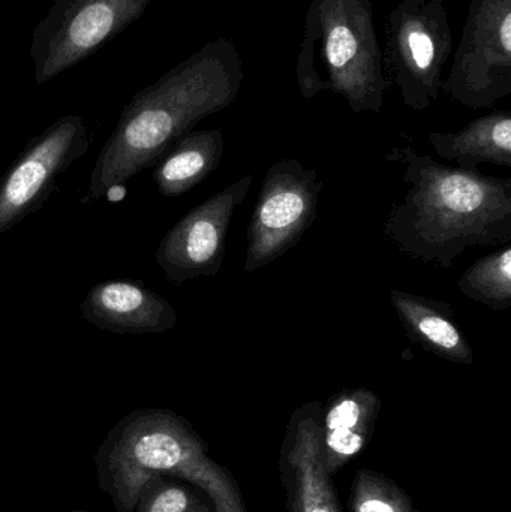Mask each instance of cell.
<instances>
[{"mask_svg": "<svg viewBox=\"0 0 511 512\" xmlns=\"http://www.w3.org/2000/svg\"><path fill=\"white\" fill-rule=\"evenodd\" d=\"M324 182L297 159H279L267 170L248 230L245 271L254 273L287 254L317 216Z\"/></svg>", "mask_w": 511, "mask_h": 512, "instance_id": "8", "label": "cell"}, {"mask_svg": "<svg viewBox=\"0 0 511 512\" xmlns=\"http://www.w3.org/2000/svg\"><path fill=\"white\" fill-rule=\"evenodd\" d=\"M381 399L369 388L342 390L321 409L320 442L324 471L335 477L372 441Z\"/></svg>", "mask_w": 511, "mask_h": 512, "instance_id": "13", "label": "cell"}, {"mask_svg": "<svg viewBox=\"0 0 511 512\" xmlns=\"http://www.w3.org/2000/svg\"><path fill=\"white\" fill-rule=\"evenodd\" d=\"M410 185L384 222V234L413 259L452 268L468 248L511 242V179L440 164L413 147L393 149Z\"/></svg>", "mask_w": 511, "mask_h": 512, "instance_id": "2", "label": "cell"}, {"mask_svg": "<svg viewBox=\"0 0 511 512\" xmlns=\"http://www.w3.org/2000/svg\"><path fill=\"white\" fill-rule=\"evenodd\" d=\"M152 0H56L33 30L30 59L45 84L116 38Z\"/></svg>", "mask_w": 511, "mask_h": 512, "instance_id": "6", "label": "cell"}, {"mask_svg": "<svg viewBox=\"0 0 511 512\" xmlns=\"http://www.w3.org/2000/svg\"><path fill=\"white\" fill-rule=\"evenodd\" d=\"M453 35L444 2L401 0L386 21L384 71L402 102L425 111L443 92Z\"/></svg>", "mask_w": 511, "mask_h": 512, "instance_id": "5", "label": "cell"}, {"mask_svg": "<svg viewBox=\"0 0 511 512\" xmlns=\"http://www.w3.org/2000/svg\"><path fill=\"white\" fill-rule=\"evenodd\" d=\"M92 144L86 120L75 114L60 117L33 138L0 179V236L41 209L57 179Z\"/></svg>", "mask_w": 511, "mask_h": 512, "instance_id": "9", "label": "cell"}, {"mask_svg": "<svg viewBox=\"0 0 511 512\" xmlns=\"http://www.w3.org/2000/svg\"><path fill=\"white\" fill-rule=\"evenodd\" d=\"M251 185L252 176L246 174L192 209L165 234L155 258L171 283L182 285L221 270L231 219Z\"/></svg>", "mask_w": 511, "mask_h": 512, "instance_id": "10", "label": "cell"}, {"mask_svg": "<svg viewBox=\"0 0 511 512\" xmlns=\"http://www.w3.org/2000/svg\"><path fill=\"white\" fill-rule=\"evenodd\" d=\"M80 310L87 322L110 333L161 334L177 325V312L170 301L129 279L96 283Z\"/></svg>", "mask_w": 511, "mask_h": 512, "instance_id": "12", "label": "cell"}, {"mask_svg": "<svg viewBox=\"0 0 511 512\" xmlns=\"http://www.w3.org/2000/svg\"><path fill=\"white\" fill-rule=\"evenodd\" d=\"M71 512H92V511H86V510H74V511H71Z\"/></svg>", "mask_w": 511, "mask_h": 512, "instance_id": "20", "label": "cell"}, {"mask_svg": "<svg viewBox=\"0 0 511 512\" xmlns=\"http://www.w3.org/2000/svg\"><path fill=\"white\" fill-rule=\"evenodd\" d=\"M350 512H420L402 487L381 472L363 468L351 483Z\"/></svg>", "mask_w": 511, "mask_h": 512, "instance_id": "18", "label": "cell"}, {"mask_svg": "<svg viewBox=\"0 0 511 512\" xmlns=\"http://www.w3.org/2000/svg\"><path fill=\"white\" fill-rule=\"evenodd\" d=\"M465 297L492 310L511 306V246L474 262L458 280Z\"/></svg>", "mask_w": 511, "mask_h": 512, "instance_id": "17", "label": "cell"}, {"mask_svg": "<svg viewBox=\"0 0 511 512\" xmlns=\"http://www.w3.org/2000/svg\"><path fill=\"white\" fill-rule=\"evenodd\" d=\"M224 150L219 129L183 135L155 162L152 176L159 194L179 197L200 185L219 167Z\"/></svg>", "mask_w": 511, "mask_h": 512, "instance_id": "16", "label": "cell"}, {"mask_svg": "<svg viewBox=\"0 0 511 512\" xmlns=\"http://www.w3.org/2000/svg\"><path fill=\"white\" fill-rule=\"evenodd\" d=\"M443 90L473 110L511 95V0H471Z\"/></svg>", "mask_w": 511, "mask_h": 512, "instance_id": "7", "label": "cell"}, {"mask_svg": "<svg viewBox=\"0 0 511 512\" xmlns=\"http://www.w3.org/2000/svg\"><path fill=\"white\" fill-rule=\"evenodd\" d=\"M321 409L317 400L303 403L285 427L278 469L288 512H342L321 460Z\"/></svg>", "mask_w": 511, "mask_h": 512, "instance_id": "11", "label": "cell"}, {"mask_svg": "<svg viewBox=\"0 0 511 512\" xmlns=\"http://www.w3.org/2000/svg\"><path fill=\"white\" fill-rule=\"evenodd\" d=\"M300 95L342 96L353 113H380L390 83L372 0H311L297 53Z\"/></svg>", "mask_w": 511, "mask_h": 512, "instance_id": "4", "label": "cell"}, {"mask_svg": "<svg viewBox=\"0 0 511 512\" xmlns=\"http://www.w3.org/2000/svg\"><path fill=\"white\" fill-rule=\"evenodd\" d=\"M435 2H444V0H435Z\"/></svg>", "mask_w": 511, "mask_h": 512, "instance_id": "21", "label": "cell"}, {"mask_svg": "<svg viewBox=\"0 0 511 512\" xmlns=\"http://www.w3.org/2000/svg\"><path fill=\"white\" fill-rule=\"evenodd\" d=\"M390 301L411 342L449 363L470 366L473 348L455 321V310L446 301L392 289Z\"/></svg>", "mask_w": 511, "mask_h": 512, "instance_id": "14", "label": "cell"}, {"mask_svg": "<svg viewBox=\"0 0 511 512\" xmlns=\"http://www.w3.org/2000/svg\"><path fill=\"white\" fill-rule=\"evenodd\" d=\"M429 143L440 158L464 170H477L480 164L511 167L510 111L486 114L458 132H432Z\"/></svg>", "mask_w": 511, "mask_h": 512, "instance_id": "15", "label": "cell"}, {"mask_svg": "<svg viewBox=\"0 0 511 512\" xmlns=\"http://www.w3.org/2000/svg\"><path fill=\"white\" fill-rule=\"evenodd\" d=\"M243 78L239 48L221 36L135 93L96 159L83 203L126 185L200 120L230 107Z\"/></svg>", "mask_w": 511, "mask_h": 512, "instance_id": "1", "label": "cell"}, {"mask_svg": "<svg viewBox=\"0 0 511 512\" xmlns=\"http://www.w3.org/2000/svg\"><path fill=\"white\" fill-rule=\"evenodd\" d=\"M98 486L116 512H132L147 481L179 478L203 490L216 512H249L239 483L210 457L209 445L182 415L138 408L107 433L93 454Z\"/></svg>", "mask_w": 511, "mask_h": 512, "instance_id": "3", "label": "cell"}, {"mask_svg": "<svg viewBox=\"0 0 511 512\" xmlns=\"http://www.w3.org/2000/svg\"><path fill=\"white\" fill-rule=\"evenodd\" d=\"M132 512H216L209 496L179 478L158 475L147 481Z\"/></svg>", "mask_w": 511, "mask_h": 512, "instance_id": "19", "label": "cell"}]
</instances>
